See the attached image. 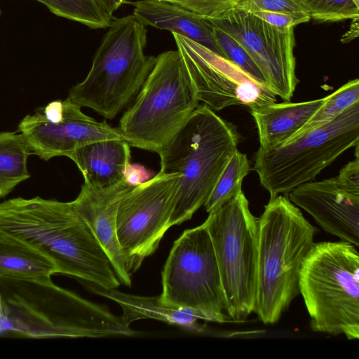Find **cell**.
Masks as SVG:
<instances>
[{
    "label": "cell",
    "instance_id": "19",
    "mask_svg": "<svg viewBox=\"0 0 359 359\" xmlns=\"http://www.w3.org/2000/svg\"><path fill=\"white\" fill-rule=\"evenodd\" d=\"M327 96L302 102L265 104L251 109L260 148L269 149L289 142L325 104Z\"/></svg>",
    "mask_w": 359,
    "mask_h": 359
},
{
    "label": "cell",
    "instance_id": "11",
    "mask_svg": "<svg viewBox=\"0 0 359 359\" xmlns=\"http://www.w3.org/2000/svg\"><path fill=\"white\" fill-rule=\"evenodd\" d=\"M180 179L179 173L159 171L134 186L121 201L116 233L130 275L156 251L170 228Z\"/></svg>",
    "mask_w": 359,
    "mask_h": 359
},
{
    "label": "cell",
    "instance_id": "15",
    "mask_svg": "<svg viewBox=\"0 0 359 359\" xmlns=\"http://www.w3.org/2000/svg\"><path fill=\"white\" fill-rule=\"evenodd\" d=\"M289 200L311 215L327 232L359 246V189L337 177L308 182L291 190Z\"/></svg>",
    "mask_w": 359,
    "mask_h": 359
},
{
    "label": "cell",
    "instance_id": "9",
    "mask_svg": "<svg viewBox=\"0 0 359 359\" xmlns=\"http://www.w3.org/2000/svg\"><path fill=\"white\" fill-rule=\"evenodd\" d=\"M216 257L231 321L241 322L255 310L258 218L243 191L209 212L203 222Z\"/></svg>",
    "mask_w": 359,
    "mask_h": 359
},
{
    "label": "cell",
    "instance_id": "29",
    "mask_svg": "<svg viewBox=\"0 0 359 359\" xmlns=\"http://www.w3.org/2000/svg\"><path fill=\"white\" fill-rule=\"evenodd\" d=\"M178 5L205 20H216L243 0H162Z\"/></svg>",
    "mask_w": 359,
    "mask_h": 359
},
{
    "label": "cell",
    "instance_id": "23",
    "mask_svg": "<svg viewBox=\"0 0 359 359\" xmlns=\"http://www.w3.org/2000/svg\"><path fill=\"white\" fill-rule=\"evenodd\" d=\"M250 170V165L247 156L237 149L204 203L205 210L209 213L238 195L242 191L243 181Z\"/></svg>",
    "mask_w": 359,
    "mask_h": 359
},
{
    "label": "cell",
    "instance_id": "4",
    "mask_svg": "<svg viewBox=\"0 0 359 359\" xmlns=\"http://www.w3.org/2000/svg\"><path fill=\"white\" fill-rule=\"evenodd\" d=\"M317 232L288 198L270 197L258 218L254 312L264 323L278 322L299 294L300 270Z\"/></svg>",
    "mask_w": 359,
    "mask_h": 359
},
{
    "label": "cell",
    "instance_id": "1",
    "mask_svg": "<svg viewBox=\"0 0 359 359\" xmlns=\"http://www.w3.org/2000/svg\"><path fill=\"white\" fill-rule=\"evenodd\" d=\"M0 235L48 257L57 273L111 289L121 284L105 251L71 202L13 198L0 203Z\"/></svg>",
    "mask_w": 359,
    "mask_h": 359
},
{
    "label": "cell",
    "instance_id": "14",
    "mask_svg": "<svg viewBox=\"0 0 359 359\" xmlns=\"http://www.w3.org/2000/svg\"><path fill=\"white\" fill-rule=\"evenodd\" d=\"M32 154L43 161L68 156L86 144L123 138L118 128L86 115L68 100H55L25 116L18 127Z\"/></svg>",
    "mask_w": 359,
    "mask_h": 359
},
{
    "label": "cell",
    "instance_id": "3",
    "mask_svg": "<svg viewBox=\"0 0 359 359\" xmlns=\"http://www.w3.org/2000/svg\"><path fill=\"white\" fill-rule=\"evenodd\" d=\"M240 140L233 124L198 104L158 154L161 172L180 175L170 227L190 219L204 205Z\"/></svg>",
    "mask_w": 359,
    "mask_h": 359
},
{
    "label": "cell",
    "instance_id": "22",
    "mask_svg": "<svg viewBox=\"0 0 359 359\" xmlns=\"http://www.w3.org/2000/svg\"><path fill=\"white\" fill-rule=\"evenodd\" d=\"M32 152L19 132L0 133V198L30 177L27 160Z\"/></svg>",
    "mask_w": 359,
    "mask_h": 359
},
{
    "label": "cell",
    "instance_id": "33",
    "mask_svg": "<svg viewBox=\"0 0 359 359\" xmlns=\"http://www.w3.org/2000/svg\"><path fill=\"white\" fill-rule=\"evenodd\" d=\"M350 29L341 36V41L347 43L358 36V18L352 19Z\"/></svg>",
    "mask_w": 359,
    "mask_h": 359
},
{
    "label": "cell",
    "instance_id": "2",
    "mask_svg": "<svg viewBox=\"0 0 359 359\" xmlns=\"http://www.w3.org/2000/svg\"><path fill=\"white\" fill-rule=\"evenodd\" d=\"M137 334L121 316L56 285L51 278L0 277V336L41 339Z\"/></svg>",
    "mask_w": 359,
    "mask_h": 359
},
{
    "label": "cell",
    "instance_id": "13",
    "mask_svg": "<svg viewBox=\"0 0 359 359\" xmlns=\"http://www.w3.org/2000/svg\"><path fill=\"white\" fill-rule=\"evenodd\" d=\"M208 20L245 50L276 96L283 101L291 100L299 83L295 73L294 27L273 26L252 13L237 8L219 19Z\"/></svg>",
    "mask_w": 359,
    "mask_h": 359
},
{
    "label": "cell",
    "instance_id": "26",
    "mask_svg": "<svg viewBox=\"0 0 359 359\" xmlns=\"http://www.w3.org/2000/svg\"><path fill=\"white\" fill-rule=\"evenodd\" d=\"M311 18L319 22H338L359 17V6L353 0H301Z\"/></svg>",
    "mask_w": 359,
    "mask_h": 359
},
{
    "label": "cell",
    "instance_id": "34",
    "mask_svg": "<svg viewBox=\"0 0 359 359\" xmlns=\"http://www.w3.org/2000/svg\"><path fill=\"white\" fill-rule=\"evenodd\" d=\"M356 5L359 6V0H353Z\"/></svg>",
    "mask_w": 359,
    "mask_h": 359
},
{
    "label": "cell",
    "instance_id": "21",
    "mask_svg": "<svg viewBox=\"0 0 359 359\" xmlns=\"http://www.w3.org/2000/svg\"><path fill=\"white\" fill-rule=\"evenodd\" d=\"M57 273L55 264L29 245L0 235V277L43 280Z\"/></svg>",
    "mask_w": 359,
    "mask_h": 359
},
{
    "label": "cell",
    "instance_id": "16",
    "mask_svg": "<svg viewBox=\"0 0 359 359\" xmlns=\"http://www.w3.org/2000/svg\"><path fill=\"white\" fill-rule=\"evenodd\" d=\"M133 187L126 178L107 187L83 184L77 197L71 201L75 212L105 251L120 283L128 287L131 285V275L118 240L116 217L121 201Z\"/></svg>",
    "mask_w": 359,
    "mask_h": 359
},
{
    "label": "cell",
    "instance_id": "7",
    "mask_svg": "<svg viewBox=\"0 0 359 359\" xmlns=\"http://www.w3.org/2000/svg\"><path fill=\"white\" fill-rule=\"evenodd\" d=\"M198 103L179 51H165L156 57L151 71L118 128L130 146L158 154Z\"/></svg>",
    "mask_w": 359,
    "mask_h": 359
},
{
    "label": "cell",
    "instance_id": "20",
    "mask_svg": "<svg viewBox=\"0 0 359 359\" xmlns=\"http://www.w3.org/2000/svg\"><path fill=\"white\" fill-rule=\"evenodd\" d=\"M81 283L92 292L109 299L122 309V323L127 327L140 319H154L200 333L204 328L198 323L203 320L192 312L169 306L158 297H142L123 293L116 288L107 289L87 281Z\"/></svg>",
    "mask_w": 359,
    "mask_h": 359
},
{
    "label": "cell",
    "instance_id": "32",
    "mask_svg": "<svg viewBox=\"0 0 359 359\" xmlns=\"http://www.w3.org/2000/svg\"><path fill=\"white\" fill-rule=\"evenodd\" d=\"M126 0H97L104 10L113 16L114 12Z\"/></svg>",
    "mask_w": 359,
    "mask_h": 359
},
{
    "label": "cell",
    "instance_id": "5",
    "mask_svg": "<svg viewBox=\"0 0 359 359\" xmlns=\"http://www.w3.org/2000/svg\"><path fill=\"white\" fill-rule=\"evenodd\" d=\"M86 78L66 98L113 119L136 96L156 57L144 54L147 29L133 15L111 21Z\"/></svg>",
    "mask_w": 359,
    "mask_h": 359
},
{
    "label": "cell",
    "instance_id": "17",
    "mask_svg": "<svg viewBox=\"0 0 359 359\" xmlns=\"http://www.w3.org/2000/svg\"><path fill=\"white\" fill-rule=\"evenodd\" d=\"M81 172L84 184L95 187L116 184L125 179L131 154L123 138L95 141L83 145L67 156Z\"/></svg>",
    "mask_w": 359,
    "mask_h": 359
},
{
    "label": "cell",
    "instance_id": "27",
    "mask_svg": "<svg viewBox=\"0 0 359 359\" xmlns=\"http://www.w3.org/2000/svg\"><path fill=\"white\" fill-rule=\"evenodd\" d=\"M212 27L223 57L234 63L259 83L269 86L260 69L245 50L226 32L218 27L214 26Z\"/></svg>",
    "mask_w": 359,
    "mask_h": 359
},
{
    "label": "cell",
    "instance_id": "10",
    "mask_svg": "<svg viewBox=\"0 0 359 359\" xmlns=\"http://www.w3.org/2000/svg\"><path fill=\"white\" fill-rule=\"evenodd\" d=\"M161 300L203 320L231 321L212 241L204 223L175 241L162 271Z\"/></svg>",
    "mask_w": 359,
    "mask_h": 359
},
{
    "label": "cell",
    "instance_id": "6",
    "mask_svg": "<svg viewBox=\"0 0 359 359\" xmlns=\"http://www.w3.org/2000/svg\"><path fill=\"white\" fill-rule=\"evenodd\" d=\"M299 294L315 332L359 338V253L345 241L314 243L303 262Z\"/></svg>",
    "mask_w": 359,
    "mask_h": 359
},
{
    "label": "cell",
    "instance_id": "18",
    "mask_svg": "<svg viewBox=\"0 0 359 359\" xmlns=\"http://www.w3.org/2000/svg\"><path fill=\"white\" fill-rule=\"evenodd\" d=\"M130 4L134 6L133 15L143 25L183 36L223 56L208 20L162 0H140Z\"/></svg>",
    "mask_w": 359,
    "mask_h": 359
},
{
    "label": "cell",
    "instance_id": "28",
    "mask_svg": "<svg viewBox=\"0 0 359 359\" xmlns=\"http://www.w3.org/2000/svg\"><path fill=\"white\" fill-rule=\"evenodd\" d=\"M237 8L251 13L269 11L288 15L299 24L307 22L311 16L301 0H243Z\"/></svg>",
    "mask_w": 359,
    "mask_h": 359
},
{
    "label": "cell",
    "instance_id": "30",
    "mask_svg": "<svg viewBox=\"0 0 359 359\" xmlns=\"http://www.w3.org/2000/svg\"><path fill=\"white\" fill-rule=\"evenodd\" d=\"M355 159L348 162L339 171L337 178L344 184L359 189V152L355 146Z\"/></svg>",
    "mask_w": 359,
    "mask_h": 359
},
{
    "label": "cell",
    "instance_id": "31",
    "mask_svg": "<svg viewBox=\"0 0 359 359\" xmlns=\"http://www.w3.org/2000/svg\"><path fill=\"white\" fill-rule=\"evenodd\" d=\"M252 13L269 24L279 28L287 29L299 25L294 18L283 13L269 11H256Z\"/></svg>",
    "mask_w": 359,
    "mask_h": 359
},
{
    "label": "cell",
    "instance_id": "25",
    "mask_svg": "<svg viewBox=\"0 0 359 359\" xmlns=\"http://www.w3.org/2000/svg\"><path fill=\"white\" fill-rule=\"evenodd\" d=\"M358 102H359V80L355 79L348 81L327 95L325 104L292 139L332 121L345 109Z\"/></svg>",
    "mask_w": 359,
    "mask_h": 359
},
{
    "label": "cell",
    "instance_id": "8",
    "mask_svg": "<svg viewBox=\"0 0 359 359\" xmlns=\"http://www.w3.org/2000/svg\"><path fill=\"white\" fill-rule=\"evenodd\" d=\"M359 143V102L332 121L278 147L259 148L253 170L273 197L310 182Z\"/></svg>",
    "mask_w": 359,
    "mask_h": 359
},
{
    "label": "cell",
    "instance_id": "12",
    "mask_svg": "<svg viewBox=\"0 0 359 359\" xmlns=\"http://www.w3.org/2000/svg\"><path fill=\"white\" fill-rule=\"evenodd\" d=\"M199 102L213 111L233 105L250 109L276 102V95L234 63L210 49L172 33Z\"/></svg>",
    "mask_w": 359,
    "mask_h": 359
},
{
    "label": "cell",
    "instance_id": "24",
    "mask_svg": "<svg viewBox=\"0 0 359 359\" xmlns=\"http://www.w3.org/2000/svg\"><path fill=\"white\" fill-rule=\"evenodd\" d=\"M55 15L93 29L108 27L112 20L97 0H36Z\"/></svg>",
    "mask_w": 359,
    "mask_h": 359
}]
</instances>
